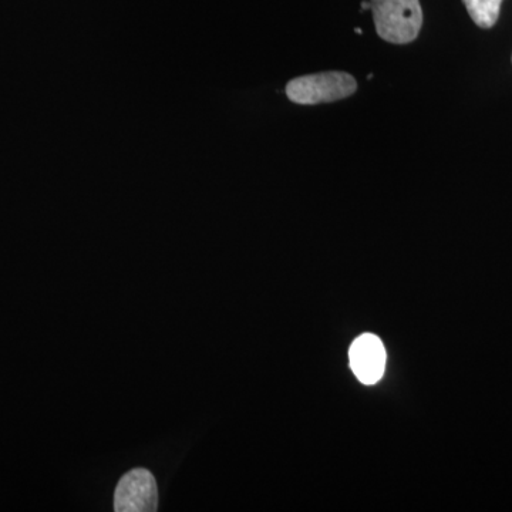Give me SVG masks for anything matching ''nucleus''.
<instances>
[{"label":"nucleus","mask_w":512,"mask_h":512,"mask_svg":"<svg viewBox=\"0 0 512 512\" xmlns=\"http://www.w3.org/2000/svg\"><path fill=\"white\" fill-rule=\"evenodd\" d=\"M377 35L394 45H407L419 36L423 10L419 0H370Z\"/></svg>","instance_id":"f257e3e1"},{"label":"nucleus","mask_w":512,"mask_h":512,"mask_svg":"<svg viewBox=\"0 0 512 512\" xmlns=\"http://www.w3.org/2000/svg\"><path fill=\"white\" fill-rule=\"evenodd\" d=\"M463 3L478 28L491 29L500 16L503 0H463Z\"/></svg>","instance_id":"39448f33"},{"label":"nucleus","mask_w":512,"mask_h":512,"mask_svg":"<svg viewBox=\"0 0 512 512\" xmlns=\"http://www.w3.org/2000/svg\"><path fill=\"white\" fill-rule=\"evenodd\" d=\"M350 366L360 382L375 384L382 379L386 365V350L375 335L359 336L350 348Z\"/></svg>","instance_id":"20e7f679"},{"label":"nucleus","mask_w":512,"mask_h":512,"mask_svg":"<svg viewBox=\"0 0 512 512\" xmlns=\"http://www.w3.org/2000/svg\"><path fill=\"white\" fill-rule=\"evenodd\" d=\"M356 89V80L349 73L325 72L291 80L286 86V96L293 103L313 106L348 99Z\"/></svg>","instance_id":"f03ea898"},{"label":"nucleus","mask_w":512,"mask_h":512,"mask_svg":"<svg viewBox=\"0 0 512 512\" xmlns=\"http://www.w3.org/2000/svg\"><path fill=\"white\" fill-rule=\"evenodd\" d=\"M362 9H370V2H363Z\"/></svg>","instance_id":"423d86ee"},{"label":"nucleus","mask_w":512,"mask_h":512,"mask_svg":"<svg viewBox=\"0 0 512 512\" xmlns=\"http://www.w3.org/2000/svg\"><path fill=\"white\" fill-rule=\"evenodd\" d=\"M157 508L158 488L150 471L137 468L121 477L114 495V511L153 512Z\"/></svg>","instance_id":"7ed1b4c3"}]
</instances>
